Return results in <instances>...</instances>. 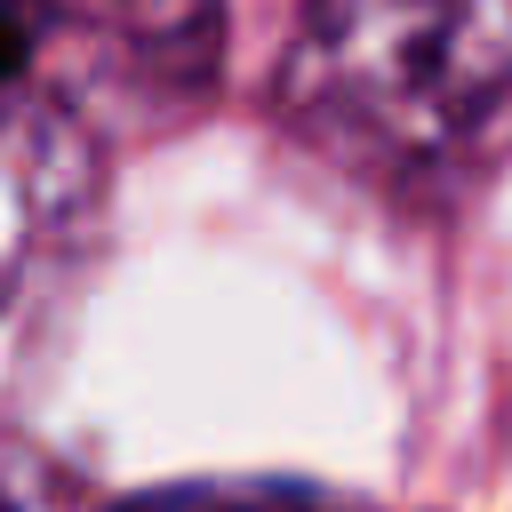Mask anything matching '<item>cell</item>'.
Wrapping results in <instances>:
<instances>
[{"label":"cell","mask_w":512,"mask_h":512,"mask_svg":"<svg viewBox=\"0 0 512 512\" xmlns=\"http://www.w3.org/2000/svg\"><path fill=\"white\" fill-rule=\"evenodd\" d=\"M280 112L328 168L448 200L512 152V0H312Z\"/></svg>","instance_id":"1"},{"label":"cell","mask_w":512,"mask_h":512,"mask_svg":"<svg viewBox=\"0 0 512 512\" xmlns=\"http://www.w3.org/2000/svg\"><path fill=\"white\" fill-rule=\"evenodd\" d=\"M224 0H0V96L64 112L104 152L208 112Z\"/></svg>","instance_id":"2"},{"label":"cell","mask_w":512,"mask_h":512,"mask_svg":"<svg viewBox=\"0 0 512 512\" xmlns=\"http://www.w3.org/2000/svg\"><path fill=\"white\" fill-rule=\"evenodd\" d=\"M104 184V144L32 96H0V312L48 272L88 224Z\"/></svg>","instance_id":"3"},{"label":"cell","mask_w":512,"mask_h":512,"mask_svg":"<svg viewBox=\"0 0 512 512\" xmlns=\"http://www.w3.org/2000/svg\"><path fill=\"white\" fill-rule=\"evenodd\" d=\"M120 512H368L352 496L304 488V480H184V488H152Z\"/></svg>","instance_id":"4"},{"label":"cell","mask_w":512,"mask_h":512,"mask_svg":"<svg viewBox=\"0 0 512 512\" xmlns=\"http://www.w3.org/2000/svg\"><path fill=\"white\" fill-rule=\"evenodd\" d=\"M0 512H120L32 440H0Z\"/></svg>","instance_id":"5"}]
</instances>
